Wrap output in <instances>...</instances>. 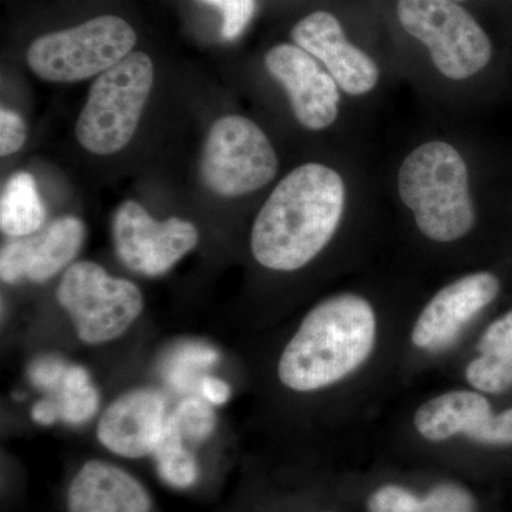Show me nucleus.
<instances>
[{"label": "nucleus", "instance_id": "nucleus-1", "mask_svg": "<svg viewBox=\"0 0 512 512\" xmlns=\"http://www.w3.org/2000/svg\"><path fill=\"white\" fill-rule=\"evenodd\" d=\"M350 180L333 165L311 161L275 185L256 215L251 234L255 261L276 272H293L318 258L349 208Z\"/></svg>", "mask_w": 512, "mask_h": 512}, {"label": "nucleus", "instance_id": "nucleus-2", "mask_svg": "<svg viewBox=\"0 0 512 512\" xmlns=\"http://www.w3.org/2000/svg\"><path fill=\"white\" fill-rule=\"evenodd\" d=\"M376 313L356 293L316 305L302 320L279 359L278 375L293 392H315L346 379L372 355Z\"/></svg>", "mask_w": 512, "mask_h": 512}, {"label": "nucleus", "instance_id": "nucleus-3", "mask_svg": "<svg viewBox=\"0 0 512 512\" xmlns=\"http://www.w3.org/2000/svg\"><path fill=\"white\" fill-rule=\"evenodd\" d=\"M396 194L417 231L436 244H454L477 224L473 171L464 148L447 137L414 144L396 171Z\"/></svg>", "mask_w": 512, "mask_h": 512}, {"label": "nucleus", "instance_id": "nucleus-4", "mask_svg": "<svg viewBox=\"0 0 512 512\" xmlns=\"http://www.w3.org/2000/svg\"><path fill=\"white\" fill-rule=\"evenodd\" d=\"M397 20L404 32L429 53L441 79L466 84L490 66V36L460 3L451 0H399Z\"/></svg>", "mask_w": 512, "mask_h": 512}, {"label": "nucleus", "instance_id": "nucleus-5", "mask_svg": "<svg viewBox=\"0 0 512 512\" xmlns=\"http://www.w3.org/2000/svg\"><path fill=\"white\" fill-rule=\"evenodd\" d=\"M154 86V64L133 52L96 77L79 119L77 141L97 156L119 153L136 134Z\"/></svg>", "mask_w": 512, "mask_h": 512}, {"label": "nucleus", "instance_id": "nucleus-6", "mask_svg": "<svg viewBox=\"0 0 512 512\" xmlns=\"http://www.w3.org/2000/svg\"><path fill=\"white\" fill-rule=\"evenodd\" d=\"M136 42V32L126 20L99 16L76 28L39 37L29 46L26 62L46 82H83L133 53Z\"/></svg>", "mask_w": 512, "mask_h": 512}, {"label": "nucleus", "instance_id": "nucleus-7", "mask_svg": "<svg viewBox=\"0 0 512 512\" xmlns=\"http://www.w3.org/2000/svg\"><path fill=\"white\" fill-rule=\"evenodd\" d=\"M278 171L274 144L254 120L229 114L212 124L200 161L208 190L224 198L244 197L271 184Z\"/></svg>", "mask_w": 512, "mask_h": 512}, {"label": "nucleus", "instance_id": "nucleus-8", "mask_svg": "<svg viewBox=\"0 0 512 512\" xmlns=\"http://www.w3.org/2000/svg\"><path fill=\"white\" fill-rule=\"evenodd\" d=\"M57 301L69 313L84 343L100 345L120 338L144 308L133 282L114 278L96 262L80 261L64 272Z\"/></svg>", "mask_w": 512, "mask_h": 512}, {"label": "nucleus", "instance_id": "nucleus-9", "mask_svg": "<svg viewBox=\"0 0 512 512\" xmlns=\"http://www.w3.org/2000/svg\"><path fill=\"white\" fill-rule=\"evenodd\" d=\"M120 261L137 274L163 275L197 247V228L183 218L157 221L136 201H124L113 220Z\"/></svg>", "mask_w": 512, "mask_h": 512}, {"label": "nucleus", "instance_id": "nucleus-10", "mask_svg": "<svg viewBox=\"0 0 512 512\" xmlns=\"http://www.w3.org/2000/svg\"><path fill=\"white\" fill-rule=\"evenodd\" d=\"M293 43L315 57L350 99H366L383 82L382 67L375 57L350 42L333 13L316 10L291 30Z\"/></svg>", "mask_w": 512, "mask_h": 512}, {"label": "nucleus", "instance_id": "nucleus-11", "mask_svg": "<svg viewBox=\"0 0 512 512\" xmlns=\"http://www.w3.org/2000/svg\"><path fill=\"white\" fill-rule=\"evenodd\" d=\"M264 64L285 90L293 116L305 130L319 133L335 126L343 93L315 57L295 43H281L266 52Z\"/></svg>", "mask_w": 512, "mask_h": 512}, {"label": "nucleus", "instance_id": "nucleus-12", "mask_svg": "<svg viewBox=\"0 0 512 512\" xmlns=\"http://www.w3.org/2000/svg\"><path fill=\"white\" fill-rule=\"evenodd\" d=\"M414 426L430 441H444L466 434L481 444H512V407L494 414L483 394L453 390L434 397L419 407Z\"/></svg>", "mask_w": 512, "mask_h": 512}, {"label": "nucleus", "instance_id": "nucleus-13", "mask_svg": "<svg viewBox=\"0 0 512 512\" xmlns=\"http://www.w3.org/2000/svg\"><path fill=\"white\" fill-rule=\"evenodd\" d=\"M501 282L493 272H473L441 288L414 325V346L436 350L450 345L468 322L497 299Z\"/></svg>", "mask_w": 512, "mask_h": 512}, {"label": "nucleus", "instance_id": "nucleus-14", "mask_svg": "<svg viewBox=\"0 0 512 512\" xmlns=\"http://www.w3.org/2000/svg\"><path fill=\"white\" fill-rule=\"evenodd\" d=\"M86 227L76 217L50 222L29 237L13 238L0 252V276L6 284L29 279L35 284L49 281L79 254Z\"/></svg>", "mask_w": 512, "mask_h": 512}, {"label": "nucleus", "instance_id": "nucleus-15", "mask_svg": "<svg viewBox=\"0 0 512 512\" xmlns=\"http://www.w3.org/2000/svg\"><path fill=\"white\" fill-rule=\"evenodd\" d=\"M165 409L164 396L156 390L124 393L100 417L97 439L116 456L131 460L153 456L168 419Z\"/></svg>", "mask_w": 512, "mask_h": 512}, {"label": "nucleus", "instance_id": "nucleus-16", "mask_svg": "<svg viewBox=\"0 0 512 512\" xmlns=\"http://www.w3.org/2000/svg\"><path fill=\"white\" fill-rule=\"evenodd\" d=\"M69 512H151L146 487L123 468L90 460L74 474L67 488Z\"/></svg>", "mask_w": 512, "mask_h": 512}, {"label": "nucleus", "instance_id": "nucleus-17", "mask_svg": "<svg viewBox=\"0 0 512 512\" xmlns=\"http://www.w3.org/2000/svg\"><path fill=\"white\" fill-rule=\"evenodd\" d=\"M480 356L466 369L467 382L483 393H503L512 387V311L494 320L480 340Z\"/></svg>", "mask_w": 512, "mask_h": 512}, {"label": "nucleus", "instance_id": "nucleus-18", "mask_svg": "<svg viewBox=\"0 0 512 512\" xmlns=\"http://www.w3.org/2000/svg\"><path fill=\"white\" fill-rule=\"evenodd\" d=\"M46 207L35 177L26 171L13 174L0 198V228L10 238L35 234L46 222Z\"/></svg>", "mask_w": 512, "mask_h": 512}, {"label": "nucleus", "instance_id": "nucleus-19", "mask_svg": "<svg viewBox=\"0 0 512 512\" xmlns=\"http://www.w3.org/2000/svg\"><path fill=\"white\" fill-rule=\"evenodd\" d=\"M184 434L173 414L165 421L163 434L153 451L158 477L174 490H188L200 478V464L184 443Z\"/></svg>", "mask_w": 512, "mask_h": 512}, {"label": "nucleus", "instance_id": "nucleus-20", "mask_svg": "<svg viewBox=\"0 0 512 512\" xmlns=\"http://www.w3.org/2000/svg\"><path fill=\"white\" fill-rule=\"evenodd\" d=\"M56 404L60 419L66 423L83 424L99 410L100 397L89 372L82 366H69L56 389Z\"/></svg>", "mask_w": 512, "mask_h": 512}, {"label": "nucleus", "instance_id": "nucleus-21", "mask_svg": "<svg viewBox=\"0 0 512 512\" xmlns=\"http://www.w3.org/2000/svg\"><path fill=\"white\" fill-rule=\"evenodd\" d=\"M173 416L183 431L184 437L192 441L208 439L217 423L214 410L208 406L207 402L197 397H190L181 402Z\"/></svg>", "mask_w": 512, "mask_h": 512}, {"label": "nucleus", "instance_id": "nucleus-22", "mask_svg": "<svg viewBox=\"0 0 512 512\" xmlns=\"http://www.w3.org/2000/svg\"><path fill=\"white\" fill-rule=\"evenodd\" d=\"M369 512H424V503L406 488L384 485L370 495Z\"/></svg>", "mask_w": 512, "mask_h": 512}, {"label": "nucleus", "instance_id": "nucleus-23", "mask_svg": "<svg viewBox=\"0 0 512 512\" xmlns=\"http://www.w3.org/2000/svg\"><path fill=\"white\" fill-rule=\"evenodd\" d=\"M217 6L221 10L222 36L227 40L237 39L254 18L256 10L255 0H202Z\"/></svg>", "mask_w": 512, "mask_h": 512}, {"label": "nucleus", "instance_id": "nucleus-24", "mask_svg": "<svg viewBox=\"0 0 512 512\" xmlns=\"http://www.w3.org/2000/svg\"><path fill=\"white\" fill-rule=\"evenodd\" d=\"M424 503V512H474L471 495L456 485H439Z\"/></svg>", "mask_w": 512, "mask_h": 512}, {"label": "nucleus", "instance_id": "nucleus-25", "mask_svg": "<svg viewBox=\"0 0 512 512\" xmlns=\"http://www.w3.org/2000/svg\"><path fill=\"white\" fill-rule=\"evenodd\" d=\"M28 137L25 121L15 111L0 110V156L9 157L18 153Z\"/></svg>", "mask_w": 512, "mask_h": 512}, {"label": "nucleus", "instance_id": "nucleus-26", "mask_svg": "<svg viewBox=\"0 0 512 512\" xmlns=\"http://www.w3.org/2000/svg\"><path fill=\"white\" fill-rule=\"evenodd\" d=\"M67 365L57 356H42L29 366V380L37 389L56 390L62 383Z\"/></svg>", "mask_w": 512, "mask_h": 512}, {"label": "nucleus", "instance_id": "nucleus-27", "mask_svg": "<svg viewBox=\"0 0 512 512\" xmlns=\"http://www.w3.org/2000/svg\"><path fill=\"white\" fill-rule=\"evenodd\" d=\"M201 393L208 403L217 404L222 406L228 402L231 397V387L224 380L217 379V377L207 376L201 380Z\"/></svg>", "mask_w": 512, "mask_h": 512}, {"label": "nucleus", "instance_id": "nucleus-28", "mask_svg": "<svg viewBox=\"0 0 512 512\" xmlns=\"http://www.w3.org/2000/svg\"><path fill=\"white\" fill-rule=\"evenodd\" d=\"M32 419L36 423L42 424V426H50V424L56 423L60 416L55 400L45 399L37 402L32 409Z\"/></svg>", "mask_w": 512, "mask_h": 512}, {"label": "nucleus", "instance_id": "nucleus-29", "mask_svg": "<svg viewBox=\"0 0 512 512\" xmlns=\"http://www.w3.org/2000/svg\"><path fill=\"white\" fill-rule=\"evenodd\" d=\"M451 2L461 3V2H467V0H451Z\"/></svg>", "mask_w": 512, "mask_h": 512}]
</instances>
